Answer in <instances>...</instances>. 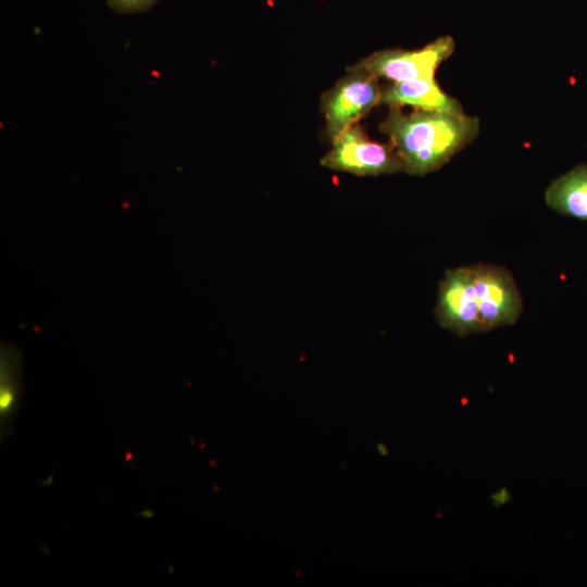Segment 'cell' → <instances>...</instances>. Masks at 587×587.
Returning a JSON list of instances; mask_svg holds the SVG:
<instances>
[{
	"label": "cell",
	"mask_w": 587,
	"mask_h": 587,
	"mask_svg": "<svg viewBox=\"0 0 587 587\" xmlns=\"http://www.w3.org/2000/svg\"><path fill=\"white\" fill-rule=\"evenodd\" d=\"M379 130L389 138L403 171L424 176L442 167L476 138L479 120L465 114L417 109L405 114L400 108L390 107Z\"/></svg>",
	"instance_id": "6da1fadb"
},
{
	"label": "cell",
	"mask_w": 587,
	"mask_h": 587,
	"mask_svg": "<svg viewBox=\"0 0 587 587\" xmlns=\"http://www.w3.org/2000/svg\"><path fill=\"white\" fill-rule=\"evenodd\" d=\"M321 165L357 176H378L403 171L394 146L369 139L358 124L332 139V148L321 159Z\"/></svg>",
	"instance_id": "7a4b0ae2"
},
{
	"label": "cell",
	"mask_w": 587,
	"mask_h": 587,
	"mask_svg": "<svg viewBox=\"0 0 587 587\" xmlns=\"http://www.w3.org/2000/svg\"><path fill=\"white\" fill-rule=\"evenodd\" d=\"M378 78L362 71L347 70L321 98L325 132L333 139L365 117L380 103Z\"/></svg>",
	"instance_id": "3957f363"
},
{
	"label": "cell",
	"mask_w": 587,
	"mask_h": 587,
	"mask_svg": "<svg viewBox=\"0 0 587 587\" xmlns=\"http://www.w3.org/2000/svg\"><path fill=\"white\" fill-rule=\"evenodd\" d=\"M455 43L452 37L444 36L421 49L375 51L348 66L347 70L362 71L391 82L435 78L436 70L453 53Z\"/></svg>",
	"instance_id": "277c9868"
},
{
	"label": "cell",
	"mask_w": 587,
	"mask_h": 587,
	"mask_svg": "<svg viewBox=\"0 0 587 587\" xmlns=\"http://www.w3.org/2000/svg\"><path fill=\"white\" fill-rule=\"evenodd\" d=\"M470 267L484 332L514 324L522 314L523 302L511 273L490 264Z\"/></svg>",
	"instance_id": "5b68a950"
},
{
	"label": "cell",
	"mask_w": 587,
	"mask_h": 587,
	"mask_svg": "<svg viewBox=\"0 0 587 587\" xmlns=\"http://www.w3.org/2000/svg\"><path fill=\"white\" fill-rule=\"evenodd\" d=\"M435 317L442 328L460 337L484 332L470 266L446 272L439 284Z\"/></svg>",
	"instance_id": "8992f818"
},
{
	"label": "cell",
	"mask_w": 587,
	"mask_h": 587,
	"mask_svg": "<svg viewBox=\"0 0 587 587\" xmlns=\"http://www.w3.org/2000/svg\"><path fill=\"white\" fill-rule=\"evenodd\" d=\"M380 103L396 108L410 105L417 110L464 114L461 103L447 95L435 78L392 82L382 89Z\"/></svg>",
	"instance_id": "52a82bcc"
},
{
	"label": "cell",
	"mask_w": 587,
	"mask_h": 587,
	"mask_svg": "<svg viewBox=\"0 0 587 587\" xmlns=\"http://www.w3.org/2000/svg\"><path fill=\"white\" fill-rule=\"evenodd\" d=\"M547 205L558 213L587 221V165L555 178L545 191Z\"/></svg>",
	"instance_id": "ba28073f"
},
{
	"label": "cell",
	"mask_w": 587,
	"mask_h": 587,
	"mask_svg": "<svg viewBox=\"0 0 587 587\" xmlns=\"http://www.w3.org/2000/svg\"><path fill=\"white\" fill-rule=\"evenodd\" d=\"M18 372L16 355L11 351L4 350L1 355V394L0 409L1 416L8 419L16 409L18 399Z\"/></svg>",
	"instance_id": "9c48e42d"
},
{
	"label": "cell",
	"mask_w": 587,
	"mask_h": 587,
	"mask_svg": "<svg viewBox=\"0 0 587 587\" xmlns=\"http://www.w3.org/2000/svg\"><path fill=\"white\" fill-rule=\"evenodd\" d=\"M157 0H107L110 8L118 13H137L151 8Z\"/></svg>",
	"instance_id": "30bf717a"
}]
</instances>
